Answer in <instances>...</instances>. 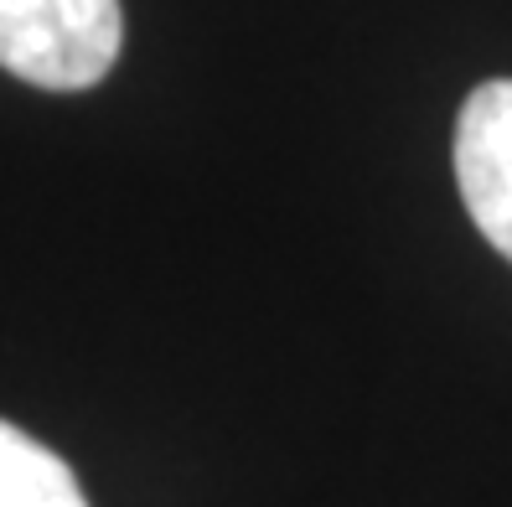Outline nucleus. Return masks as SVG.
Wrapping results in <instances>:
<instances>
[{
  "mask_svg": "<svg viewBox=\"0 0 512 507\" xmlns=\"http://www.w3.org/2000/svg\"><path fill=\"white\" fill-rule=\"evenodd\" d=\"M0 507H88L73 466L0 420Z\"/></svg>",
  "mask_w": 512,
  "mask_h": 507,
  "instance_id": "obj_3",
  "label": "nucleus"
},
{
  "mask_svg": "<svg viewBox=\"0 0 512 507\" xmlns=\"http://www.w3.org/2000/svg\"><path fill=\"white\" fill-rule=\"evenodd\" d=\"M456 182L481 238L512 259V78L466 94L456 114Z\"/></svg>",
  "mask_w": 512,
  "mask_h": 507,
  "instance_id": "obj_2",
  "label": "nucleus"
},
{
  "mask_svg": "<svg viewBox=\"0 0 512 507\" xmlns=\"http://www.w3.org/2000/svg\"><path fill=\"white\" fill-rule=\"evenodd\" d=\"M119 42V0H0V68L52 94L104 83Z\"/></svg>",
  "mask_w": 512,
  "mask_h": 507,
  "instance_id": "obj_1",
  "label": "nucleus"
}]
</instances>
